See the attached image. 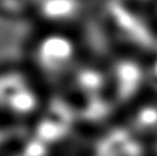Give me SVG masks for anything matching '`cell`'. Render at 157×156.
<instances>
[{"label": "cell", "mask_w": 157, "mask_h": 156, "mask_svg": "<svg viewBox=\"0 0 157 156\" xmlns=\"http://www.w3.org/2000/svg\"><path fill=\"white\" fill-rule=\"evenodd\" d=\"M80 62V46L71 31L43 28L30 44L29 68L39 80L70 78Z\"/></svg>", "instance_id": "obj_1"}, {"label": "cell", "mask_w": 157, "mask_h": 156, "mask_svg": "<svg viewBox=\"0 0 157 156\" xmlns=\"http://www.w3.org/2000/svg\"><path fill=\"white\" fill-rule=\"evenodd\" d=\"M41 103L40 80L29 67L0 68V113L24 118L35 114Z\"/></svg>", "instance_id": "obj_2"}, {"label": "cell", "mask_w": 157, "mask_h": 156, "mask_svg": "<svg viewBox=\"0 0 157 156\" xmlns=\"http://www.w3.org/2000/svg\"><path fill=\"white\" fill-rule=\"evenodd\" d=\"M109 78V96L119 109L126 110L144 98L148 88L147 62L138 54H121L107 67Z\"/></svg>", "instance_id": "obj_3"}, {"label": "cell", "mask_w": 157, "mask_h": 156, "mask_svg": "<svg viewBox=\"0 0 157 156\" xmlns=\"http://www.w3.org/2000/svg\"><path fill=\"white\" fill-rule=\"evenodd\" d=\"M90 156H151L150 143L123 121L99 130Z\"/></svg>", "instance_id": "obj_4"}, {"label": "cell", "mask_w": 157, "mask_h": 156, "mask_svg": "<svg viewBox=\"0 0 157 156\" xmlns=\"http://www.w3.org/2000/svg\"><path fill=\"white\" fill-rule=\"evenodd\" d=\"M31 10L45 29L71 31L84 18L86 2L85 0H37Z\"/></svg>", "instance_id": "obj_5"}, {"label": "cell", "mask_w": 157, "mask_h": 156, "mask_svg": "<svg viewBox=\"0 0 157 156\" xmlns=\"http://www.w3.org/2000/svg\"><path fill=\"white\" fill-rule=\"evenodd\" d=\"M123 122L147 142L157 138V99L142 98L125 110Z\"/></svg>", "instance_id": "obj_6"}, {"label": "cell", "mask_w": 157, "mask_h": 156, "mask_svg": "<svg viewBox=\"0 0 157 156\" xmlns=\"http://www.w3.org/2000/svg\"><path fill=\"white\" fill-rule=\"evenodd\" d=\"M77 91L88 100L96 96L109 94V78L107 67L101 68L96 64H86L80 62L70 76Z\"/></svg>", "instance_id": "obj_7"}, {"label": "cell", "mask_w": 157, "mask_h": 156, "mask_svg": "<svg viewBox=\"0 0 157 156\" xmlns=\"http://www.w3.org/2000/svg\"><path fill=\"white\" fill-rule=\"evenodd\" d=\"M147 74H148V85L154 88L157 93V53L151 55V59L147 62Z\"/></svg>", "instance_id": "obj_8"}, {"label": "cell", "mask_w": 157, "mask_h": 156, "mask_svg": "<svg viewBox=\"0 0 157 156\" xmlns=\"http://www.w3.org/2000/svg\"><path fill=\"white\" fill-rule=\"evenodd\" d=\"M151 20H153L154 24L157 28V0L153 1V7H151Z\"/></svg>", "instance_id": "obj_9"}, {"label": "cell", "mask_w": 157, "mask_h": 156, "mask_svg": "<svg viewBox=\"0 0 157 156\" xmlns=\"http://www.w3.org/2000/svg\"><path fill=\"white\" fill-rule=\"evenodd\" d=\"M26 1H28V4H29V5L31 6V8H32V5L35 4V2L37 1V0H26Z\"/></svg>", "instance_id": "obj_10"}]
</instances>
